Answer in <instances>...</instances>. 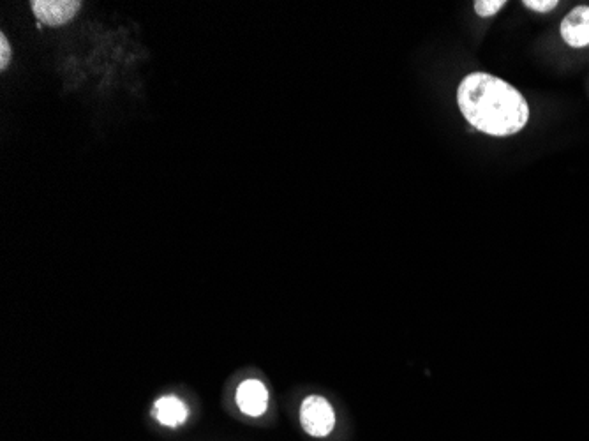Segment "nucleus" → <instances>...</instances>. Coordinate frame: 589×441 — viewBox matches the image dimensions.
<instances>
[{"instance_id": "1", "label": "nucleus", "mask_w": 589, "mask_h": 441, "mask_svg": "<svg viewBox=\"0 0 589 441\" xmlns=\"http://www.w3.org/2000/svg\"><path fill=\"white\" fill-rule=\"evenodd\" d=\"M457 103L473 128L491 136H512L530 120V106L519 90L498 76L471 73L459 90Z\"/></svg>"}, {"instance_id": "2", "label": "nucleus", "mask_w": 589, "mask_h": 441, "mask_svg": "<svg viewBox=\"0 0 589 441\" xmlns=\"http://www.w3.org/2000/svg\"><path fill=\"white\" fill-rule=\"evenodd\" d=\"M300 422L307 434L323 438L336 426V413L327 399L320 396L307 397L300 408Z\"/></svg>"}, {"instance_id": "3", "label": "nucleus", "mask_w": 589, "mask_h": 441, "mask_svg": "<svg viewBox=\"0 0 589 441\" xmlns=\"http://www.w3.org/2000/svg\"><path fill=\"white\" fill-rule=\"evenodd\" d=\"M80 8H82V2L78 0H34L32 2V11L38 16L39 22L50 27H60L71 22Z\"/></svg>"}, {"instance_id": "4", "label": "nucleus", "mask_w": 589, "mask_h": 441, "mask_svg": "<svg viewBox=\"0 0 589 441\" xmlns=\"http://www.w3.org/2000/svg\"><path fill=\"white\" fill-rule=\"evenodd\" d=\"M561 38L572 48L589 45V6H577L561 22Z\"/></svg>"}, {"instance_id": "5", "label": "nucleus", "mask_w": 589, "mask_h": 441, "mask_svg": "<svg viewBox=\"0 0 589 441\" xmlns=\"http://www.w3.org/2000/svg\"><path fill=\"white\" fill-rule=\"evenodd\" d=\"M237 404L240 412L249 417H260L267 412L269 406V392L258 380H247L237 390Z\"/></svg>"}, {"instance_id": "6", "label": "nucleus", "mask_w": 589, "mask_h": 441, "mask_svg": "<svg viewBox=\"0 0 589 441\" xmlns=\"http://www.w3.org/2000/svg\"><path fill=\"white\" fill-rule=\"evenodd\" d=\"M154 417L163 426L179 427L187 420V406L177 397H161L154 404Z\"/></svg>"}, {"instance_id": "7", "label": "nucleus", "mask_w": 589, "mask_h": 441, "mask_svg": "<svg viewBox=\"0 0 589 441\" xmlns=\"http://www.w3.org/2000/svg\"><path fill=\"white\" fill-rule=\"evenodd\" d=\"M473 6H475V13L478 16L489 18V16L500 13L501 9L507 6V2L505 0H477Z\"/></svg>"}, {"instance_id": "8", "label": "nucleus", "mask_w": 589, "mask_h": 441, "mask_svg": "<svg viewBox=\"0 0 589 441\" xmlns=\"http://www.w3.org/2000/svg\"><path fill=\"white\" fill-rule=\"evenodd\" d=\"M522 4L537 13H549L552 9L558 8V0H524Z\"/></svg>"}, {"instance_id": "9", "label": "nucleus", "mask_w": 589, "mask_h": 441, "mask_svg": "<svg viewBox=\"0 0 589 441\" xmlns=\"http://www.w3.org/2000/svg\"><path fill=\"white\" fill-rule=\"evenodd\" d=\"M11 55H13V50H11L8 38L4 34H0V69L2 71L8 68L9 62H11Z\"/></svg>"}]
</instances>
